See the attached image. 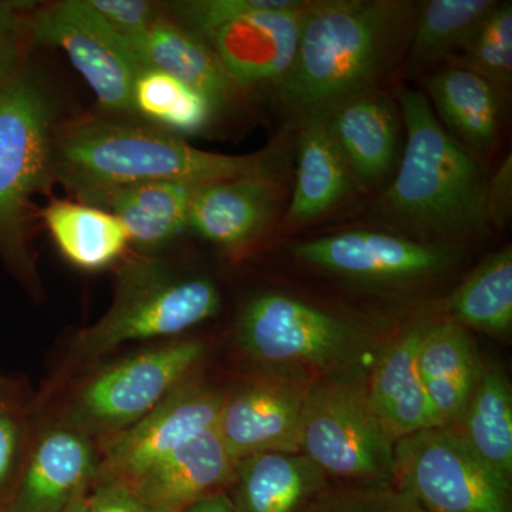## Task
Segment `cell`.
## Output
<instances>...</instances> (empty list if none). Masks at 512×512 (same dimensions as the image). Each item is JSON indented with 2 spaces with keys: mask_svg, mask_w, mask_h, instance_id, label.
I'll list each match as a JSON object with an SVG mask.
<instances>
[{
  "mask_svg": "<svg viewBox=\"0 0 512 512\" xmlns=\"http://www.w3.org/2000/svg\"><path fill=\"white\" fill-rule=\"evenodd\" d=\"M417 9L409 0L309 3L291 70L276 92L293 123L379 90L407 56Z\"/></svg>",
  "mask_w": 512,
  "mask_h": 512,
  "instance_id": "obj_1",
  "label": "cell"
},
{
  "mask_svg": "<svg viewBox=\"0 0 512 512\" xmlns=\"http://www.w3.org/2000/svg\"><path fill=\"white\" fill-rule=\"evenodd\" d=\"M109 117L82 121L55 134L52 174L86 201L101 192L156 183L207 185L258 173L274 164L272 151L247 156L210 153L146 121Z\"/></svg>",
  "mask_w": 512,
  "mask_h": 512,
  "instance_id": "obj_2",
  "label": "cell"
},
{
  "mask_svg": "<svg viewBox=\"0 0 512 512\" xmlns=\"http://www.w3.org/2000/svg\"><path fill=\"white\" fill-rule=\"evenodd\" d=\"M397 101L406 143L380 197L382 210L403 227L440 239L484 234L487 180L476 158L448 133L426 94L403 87Z\"/></svg>",
  "mask_w": 512,
  "mask_h": 512,
  "instance_id": "obj_3",
  "label": "cell"
},
{
  "mask_svg": "<svg viewBox=\"0 0 512 512\" xmlns=\"http://www.w3.org/2000/svg\"><path fill=\"white\" fill-rule=\"evenodd\" d=\"M221 295L202 276H187L151 256L120 266L109 311L74 339L70 363L93 365L121 345L174 338L217 315Z\"/></svg>",
  "mask_w": 512,
  "mask_h": 512,
  "instance_id": "obj_4",
  "label": "cell"
},
{
  "mask_svg": "<svg viewBox=\"0 0 512 512\" xmlns=\"http://www.w3.org/2000/svg\"><path fill=\"white\" fill-rule=\"evenodd\" d=\"M237 343L261 373L312 383L367 377L366 338L346 320L278 292L252 296L239 312Z\"/></svg>",
  "mask_w": 512,
  "mask_h": 512,
  "instance_id": "obj_5",
  "label": "cell"
},
{
  "mask_svg": "<svg viewBox=\"0 0 512 512\" xmlns=\"http://www.w3.org/2000/svg\"><path fill=\"white\" fill-rule=\"evenodd\" d=\"M55 109L23 72L0 87V258L26 288L39 292L28 244L29 204L53 180Z\"/></svg>",
  "mask_w": 512,
  "mask_h": 512,
  "instance_id": "obj_6",
  "label": "cell"
},
{
  "mask_svg": "<svg viewBox=\"0 0 512 512\" xmlns=\"http://www.w3.org/2000/svg\"><path fill=\"white\" fill-rule=\"evenodd\" d=\"M301 0H187L168 6L175 22L207 42L239 89L278 92L295 59Z\"/></svg>",
  "mask_w": 512,
  "mask_h": 512,
  "instance_id": "obj_7",
  "label": "cell"
},
{
  "mask_svg": "<svg viewBox=\"0 0 512 512\" xmlns=\"http://www.w3.org/2000/svg\"><path fill=\"white\" fill-rule=\"evenodd\" d=\"M366 379L325 377L309 384L299 453L330 484L394 487V440L369 402Z\"/></svg>",
  "mask_w": 512,
  "mask_h": 512,
  "instance_id": "obj_8",
  "label": "cell"
},
{
  "mask_svg": "<svg viewBox=\"0 0 512 512\" xmlns=\"http://www.w3.org/2000/svg\"><path fill=\"white\" fill-rule=\"evenodd\" d=\"M205 352L201 340H174L103 366L70 393L60 417L100 448L194 377Z\"/></svg>",
  "mask_w": 512,
  "mask_h": 512,
  "instance_id": "obj_9",
  "label": "cell"
},
{
  "mask_svg": "<svg viewBox=\"0 0 512 512\" xmlns=\"http://www.w3.org/2000/svg\"><path fill=\"white\" fill-rule=\"evenodd\" d=\"M394 488L429 512H511L510 480L484 463L450 427L394 443Z\"/></svg>",
  "mask_w": 512,
  "mask_h": 512,
  "instance_id": "obj_10",
  "label": "cell"
},
{
  "mask_svg": "<svg viewBox=\"0 0 512 512\" xmlns=\"http://www.w3.org/2000/svg\"><path fill=\"white\" fill-rule=\"evenodd\" d=\"M29 37L63 50L110 117H133V89L143 69L126 37L110 28L86 0H63L26 19Z\"/></svg>",
  "mask_w": 512,
  "mask_h": 512,
  "instance_id": "obj_11",
  "label": "cell"
},
{
  "mask_svg": "<svg viewBox=\"0 0 512 512\" xmlns=\"http://www.w3.org/2000/svg\"><path fill=\"white\" fill-rule=\"evenodd\" d=\"M224 394L197 375L191 377L146 417L99 448L94 484H130L192 437L217 426Z\"/></svg>",
  "mask_w": 512,
  "mask_h": 512,
  "instance_id": "obj_12",
  "label": "cell"
},
{
  "mask_svg": "<svg viewBox=\"0 0 512 512\" xmlns=\"http://www.w3.org/2000/svg\"><path fill=\"white\" fill-rule=\"evenodd\" d=\"M96 441L57 417L32 430L18 481L0 512H66L89 494L99 470Z\"/></svg>",
  "mask_w": 512,
  "mask_h": 512,
  "instance_id": "obj_13",
  "label": "cell"
},
{
  "mask_svg": "<svg viewBox=\"0 0 512 512\" xmlns=\"http://www.w3.org/2000/svg\"><path fill=\"white\" fill-rule=\"evenodd\" d=\"M302 264L356 281L406 284L443 272L454 259L448 244L375 231H346L293 245Z\"/></svg>",
  "mask_w": 512,
  "mask_h": 512,
  "instance_id": "obj_14",
  "label": "cell"
},
{
  "mask_svg": "<svg viewBox=\"0 0 512 512\" xmlns=\"http://www.w3.org/2000/svg\"><path fill=\"white\" fill-rule=\"evenodd\" d=\"M309 384L259 372L225 390L217 431L234 463L269 451L299 453Z\"/></svg>",
  "mask_w": 512,
  "mask_h": 512,
  "instance_id": "obj_15",
  "label": "cell"
},
{
  "mask_svg": "<svg viewBox=\"0 0 512 512\" xmlns=\"http://www.w3.org/2000/svg\"><path fill=\"white\" fill-rule=\"evenodd\" d=\"M282 192L275 164L258 173L202 185L192 200L188 229L225 251L245 248L274 222Z\"/></svg>",
  "mask_w": 512,
  "mask_h": 512,
  "instance_id": "obj_16",
  "label": "cell"
},
{
  "mask_svg": "<svg viewBox=\"0 0 512 512\" xmlns=\"http://www.w3.org/2000/svg\"><path fill=\"white\" fill-rule=\"evenodd\" d=\"M429 323H416L397 335L377 357L366 379L369 402L394 443L419 431L443 427L417 366Z\"/></svg>",
  "mask_w": 512,
  "mask_h": 512,
  "instance_id": "obj_17",
  "label": "cell"
},
{
  "mask_svg": "<svg viewBox=\"0 0 512 512\" xmlns=\"http://www.w3.org/2000/svg\"><path fill=\"white\" fill-rule=\"evenodd\" d=\"M356 185L373 187L389 177L400 143L399 107L375 90L360 94L323 114Z\"/></svg>",
  "mask_w": 512,
  "mask_h": 512,
  "instance_id": "obj_18",
  "label": "cell"
},
{
  "mask_svg": "<svg viewBox=\"0 0 512 512\" xmlns=\"http://www.w3.org/2000/svg\"><path fill=\"white\" fill-rule=\"evenodd\" d=\"M232 477L234 461L215 426L192 437L124 487L144 503L180 512L207 495L228 490Z\"/></svg>",
  "mask_w": 512,
  "mask_h": 512,
  "instance_id": "obj_19",
  "label": "cell"
},
{
  "mask_svg": "<svg viewBox=\"0 0 512 512\" xmlns=\"http://www.w3.org/2000/svg\"><path fill=\"white\" fill-rule=\"evenodd\" d=\"M329 485L302 453L269 451L235 461L228 493L237 512H303Z\"/></svg>",
  "mask_w": 512,
  "mask_h": 512,
  "instance_id": "obj_20",
  "label": "cell"
},
{
  "mask_svg": "<svg viewBox=\"0 0 512 512\" xmlns=\"http://www.w3.org/2000/svg\"><path fill=\"white\" fill-rule=\"evenodd\" d=\"M201 187L190 181H156L101 192L82 202L111 212L126 229L128 244L151 254L188 229L192 200Z\"/></svg>",
  "mask_w": 512,
  "mask_h": 512,
  "instance_id": "obj_21",
  "label": "cell"
},
{
  "mask_svg": "<svg viewBox=\"0 0 512 512\" xmlns=\"http://www.w3.org/2000/svg\"><path fill=\"white\" fill-rule=\"evenodd\" d=\"M143 67H154L207 96L220 111L238 96L239 87L229 79L205 40L161 16L136 37L127 39Z\"/></svg>",
  "mask_w": 512,
  "mask_h": 512,
  "instance_id": "obj_22",
  "label": "cell"
},
{
  "mask_svg": "<svg viewBox=\"0 0 512 512\" xmlns=\"http://www.w3.org/2000/svg\"><path fill=\"white\" fill-rule=\"evenodd\" d=\"M481 365L468 329L453 320H430L420 343L417 366L443 427L454 426L463 416Z\"/></svg>",
  "mask_w": 512,
  "mask_h": 512,
  "instance_id": "obj_23",
  "label": "cell"
},
{
  "mask_svg": "<svg viewBox=\"0 0 512 512\" xmlns=\"http://www.w3.org/2000/svg\"><path fill=\"white\" fill-rule=\"evenodd\" d=\"M357 187L322 117L299 124L295 184L284 224L302 227L328 214Z\"/></svg>",
  "mask_w": 512,
  "mask_h": 512,
  "instance_id": "obj_24",
  "label": "cell"
},
{
  "mask_svg": "<svg viewBox=\"0 0 512 512\" xmlns=\"http://www.w3.org/2000/svg\"><path fill=\"white\" fill-rule=\"evenodd\" d=\"M427 90L448 133L474 156H488L500 133L503 94L484 77L457 66L431 76Z\"/></svg>",
  "mask_w": 512,
  "mask_h": 512,
  "instance_id": "obj_25",
  "label": "cell"
},
{
  "mask_svg": "<svg viewBox=\"0 0 512 512\" xmlns=\"http://www.w3.org/2000/svg\"><path fill=\"white\" fill-rule=\"evenodd\" d=\"M42 217L60 254L84 271L107 268L126 251V229L109 211L56 200L47 205Z\"/></svg>",
  "mask_w": 512,
  "mask_h": 512,
  "instance_id": "obj_26",
  "label": "cell"
},
{
  "mask_svg": "<svg viewBox=\"0 0 512 512\" xmlns=\"http://www.w3.org/2000/svg\"><path fill=\"white\" fill-rule=\"evenodd\" d=\"M450 429L487 466L511 480L512 392L507 377L497 366L481 365L466 410Z\"/></svg>",
  "mask_w": 512,
  "mask_h": 512,
  "instance_id": "obj_27",
  "label": "cell"
},
{
  "mask_svg": "<svg viewBox=\"0 0 512 512\" xmlns=\"http://www.w3.org/2000/svg\"><path fill=\"white\" fill-rule=\"evenodd\" d=\"M448 320L490 335L512 326V249L488 256L446 302Z\"/></svg>",
  "mask_w": 512,
  "mask_h": 512,
  "instance_id": "obj_28",
  "label": "cell"
},
{
  "mask_svg": "<svg viewBox=\"0 0 512 512\" xmlns=\"http://www.w3.org/2000/svg\"><path fill=\"white\" fill-rule=\"evenodd\" d=\"M133 107L136 119L178 137L200 134L218 113L207 96L154 67L138 72Z\"/></svg>",
  "mask_w": 512,
  "mask_h": 512,
  "instance_id": "obj_29",
  "label": "cell"
},
{
  "mask_svg": "<svg viewBox=\"0 0 512 512\" xmlns=\"http://www.w3.org/2000/svg\"><path fill=\"white\" fill-rule=\"evenodd\" d=\"M494 0H429L417 9L407 63L424 69L448 59L495 6Z\"/></svg>",
  "mask_w": 512,
  "mask_h": 512,
  "instance_id": "obj_30",
  "label": "cell"
},
{
  "mask_svg": "<svg viewBox=\"0 0 512 512\" xmlns=\"http://www.w3.org/2000/svg\"><path fill=\"white\" fill-rule=\"evenodd\" d=\"M450 59L453 66L484 77L505 96L512 80V3H495Z\"/></svg>",
  "mask_w": 512,
  "mask_h": 512,
  "instance_id": "obj_31",
  "label": "cell"
},
{
  "mask_svg": "<svg viewBox=\"0 0 512 512\" xmlns=\"http://www.w3.org/2000/svg\"><path fill=\"white\" fill-rule=\"evenodd\" d=\"M30 436L32 427L20 400L0 403V508L18 481Z\"/></svg>",
  "mask_w": 512,
  "mask_h": 512,
  "instance_id": "obj_32",
  "label": "cell"
},
{
  "mask_svg": "<svg viewBox=\"0 0 512 512\" xmlns=\"http://www.w3.org/2000/svg\"><path fill=\"white\" fill-rule=\"evenodd\" d=\"M403 505L394 487L329 485L303 512H402Z\"/></svg>",
  "mask_w": 512,
  "mask_h": 512,
  "instance_id": "obj_33",
  "label": "cell"
},
{
  "mask_svg": "<svg viewBox=\"0 0 512 512\" xmlns=\"http://www.w3.org/2000/svg\"><path fill=\"white\" fill-rule=\"evenodd\" d=\"M28 3L0 0V87L23 73L26 37H29L22 10Z\"/></svg>",
  "mask_w": 512,
  "mask_h": 512,
  "instance_id": "obj_34",
  "label": "cell"
},
{
  "mask_svg": "<svg viewBox=\"0 0 512 512\" xmlns=\"http://www.w3.org/2000/svg\"><path fill=\"white\" fill-rule=\"evenodd\" d=\"M111 29L131 39L146 32L163 16V8L148 0H86Z\"/></svg>",
  "mask_w": 512,
  "mask_h": 512,
  "instance_id": "obj_35",
  "label": "cell"
},
{
  "mask_svg": "<svg viewBox=\"0 0 512 512\" xmlns=\"http://www.w3.org/2000/svg\"><path fill=\"white\" fill-rule=\"evenodd\" d=\"M86 512H173L144 503L119 483H96L86 497Z\"/></svg>",
  "mask_w": 512,
  "mask_h": 512,
  "instance_id": "obj_36",
  "label": "cell"
},
{
  "mask_svg": "<svg viewBox=\"0 0 512 512\" xmlns=\"http://www.w3.org/2000/svg\"><path fill=\"white\" fill-rule=\"evenodd\" d=\"M488 221L495 225L508 224L512 212V157L507 156L498 165L485 191Z\"/></svg>",
  "mask_w": 512,
  "mask_h": 512,
  "instance_id": "obj_37",
  "label": "cell"
},
{
  "mask_svg": "<svg viewBox=\"0 0 512 512\" xmlns=\"http://www.w3.org/2000/svg\"><path fill=\"white\" fill-rule=\"evenodd\" d=\"M180 512H237L235 511L234 504H232L231 497H229L228 490L218 491L201 500L195 501L185 507Z\"/></svg>",
  "mask_w": 512,
  "mask_h": 512,
  "instance_id": "obj_38",
  "label": "cell"
},
{
  "mask_svg": "<svg viewBox=\"0 0 512 512\" xmlns=\"http://www.w3.org/2000/svg\"><path fill=\"white\" fill-rule=\"evenodd\" d=\"M20 396L22 394H20L18 383L0 377V403L16 402V400H20Z\"/></svg>",
  "mask_w": 512,
  "mask_h": 512,
  "instance_id": "obj_39",
  "label": "cell"
},
{
  "mask_svg": "<svg viewBox=\"0 0 512 512\" xmlns=\"http://www.w3.org/2000/svg\"><path fill=\"white\" fill-rule=\"evenodd\" d=\"M86 497L87 495H84V497L79 498L66 512H86Z\"/></svg>",
  "mask_w": 512,
  "mask_h": 512,
  "instance_id": "obj_40",
  "label": "cell"
},
{
  "mask_svg": "<svg viewBox=\"0 0 512 512\" xmlns=\"http://www.w3.org/2000/svg\"><path fill=\"white\" fill-rule=\"evenodd\" d=\"M402 512H429L426 510H423V508L419 507V505L412 503V501L407 500V498H404V505Z\"/></svg>",
  "mask_w": 512,
  "mask_h": 512,
  "instance_id": "obj_41",
  "label": "cell"
}]
</instances>
